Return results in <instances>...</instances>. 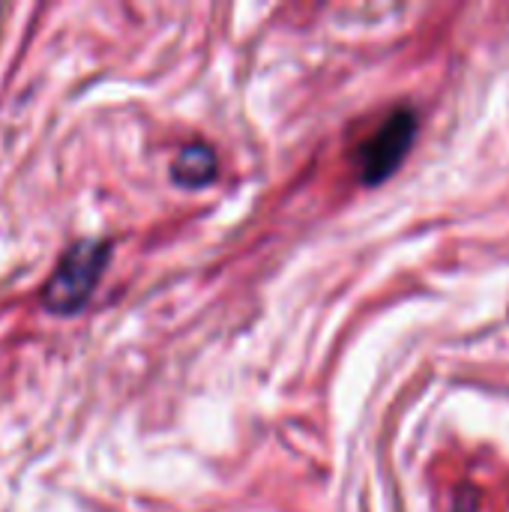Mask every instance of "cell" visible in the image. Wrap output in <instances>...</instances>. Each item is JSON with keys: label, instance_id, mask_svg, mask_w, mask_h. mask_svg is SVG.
<instances>
[{"label": "cell", "instance_id": "obj_1", "mask_svg": "<svg viewBox=\"0 0 509 512\" xmlns=\"http://www.w3.org/2000/svg\"><path fill=\"white\" fill-rule=\"evenodd\" d=\"M111 246L105 240H78L72 243L57 267L51 270L42 288V306L54 315H75L93 294L96 282L105 273Z\"/></svg>", "mask_w": 509, "mask_h": 512}, {"label": "cell", "instance_id": "obj_2", "mask_svg": "<svg viewBox=\"0 0 509 512\" xmlns=\"http://www.w3.org/2000/svg\"><path fill=\"white\" fill-rule=\"evenodd\" d=\"M414 138H417V111L408 105L393 108L381 120V126L357 147L360 180H366L369 186L387 180L402 165V159L408 156Z\"/></svg>", "mask_w": 509, "mask_h": 512}, {"label": "cell", "instance_id": "obj_3", "mask_svg": "<svg viewBox=\"0 0 509 512\" xmlns=\"http://www.w3.org/2000/svg\"><path fill=\"white\" fill-rule=\"evenodd\" d=\"M171 177L177 186H186V189H198V186H207L213 177H216V153L210 144L204 141H192L186 147H180L174 165H171Z\"/></svg>", "mask_w": 509, "mask_h": 512}]
</instances>
